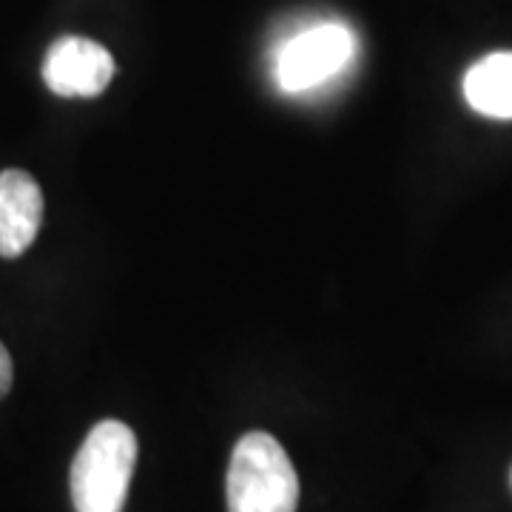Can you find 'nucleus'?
<instances>
[{
	"mask_svg": "<svg viewBox=\"0 0 512 512\" xmlns=\"http://www.w3.org/2000/svg\"><path fill=\"white\" fill-rule=\"evenodd\" d=\"M137 464V436L123 421L94 424L72 464V501L77 512H123Z\"/></svg>",
	"mask_w": 512,
	"mask_h": 512,
	"instance_id": "f257e3e1",
	"label": "nucleus"
},
{
	"mask_svg": "<svg viewBox=\"0 0 512 512\" xmlns=\"http://www.w3.org/2000/svg\"><path fill=\"white\" fill-rule=\"evenodd\" d=\"M228 512H296L299 478L282 444L268 433H245L228 467Z\"/></svg>",
	"mask_w": 512,
	"mask_h": 512,
	"instance_id": "f03ea898",
	"label": "nucleus"
},
{
	"mask_svg": "<svg viewBox=\"0 0 512 512\" xmlns=\"http://www.w3.org/2000/svg\"><path fill=\"white\" fill-rule=\"evenodd\" d=\"M356 40L342 23H319L285 43L276 60V80L285 92H311L353 60Z\"/></svg>",
	"mask_w": 512,
	"mask_h": 512,
	"instance_id": "7ed1b4c3",
	"label": "nucleus"
},
{
	"mask_svg": "<svg viewBox=\"0 0 512 512\" xmlns=\"http://www.w3.org/2000/svg\"><path fill=\"white\" fill-rule=\"evenodd\" d=\"M114 57L89 37L55 40L43 60V80L57 97H97L109 89Z\"/></svg>",
	"mask_w": 512,
	"mask_h": 512,
	"instance_id": "20e7f679",
	"label": "nucleus"
},
{
	"mask_svg": "<svg viewBox=\"0 0 512 512\" xmlns=\"http://www.w3.org/2000/svg\"><path fill=\"white\" fill-rule=\"evenodd\" d=\"M43 225V191L23 168L0 171V256L18 259Z\"/></svg>",
	"mask_w": 512,
	"mask_h": 512,
	"instance_id": "39448f33",
	"label": "nucleus"
},
{
	"mask_svg": "<svg viewBox=\"0 0 512 512\" xmlns=\"http://www.w3.org/2000/svg\"><path fill=\"white\" fill-rule=\"evenodd\" d=\"M464 97L484 117L512 120V52L481 57L464 74Z\"/></svg>",
	"mask_w": 512,
	"mask_h": 512,
	"instance_id": "423d86ee",
	"label": "nucleus"
},
{
	"mask_svg": "<svg viewBox=\"0 0 512 512\" xmlns=\"http://www.w3.org/2000/svg\"><path fill=\"white\" fill-rule=\"evenodd\" d=\"M12 379H15V367H12V356L0 342V399L12 390Z\"/></svg>",
	"mask_w": 512,
	"mask_h": 512,
	"instance_id": "0eeeda50",
	"label": "nucleus"
}]
</instances>
